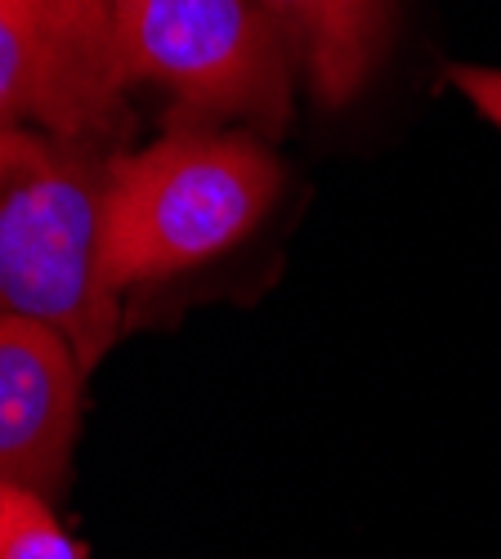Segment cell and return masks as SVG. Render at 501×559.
Segmentation results:
<instances>
[{
	"mask_svg": "<svg viewBox=\"0 0 501 559\" xmlns=\"http://www.w3.org/2000/svg\"><path fill=\"white\" fill-rule=\"evenodd\" d=\"M283 189V162L251 130L166 126L117 157L108 198V277L166 283L242 247Z\"/></svg>",
	"mask_w": 501,
	"mask_h": 559,
	"instance_id": "7a4b0ae2",
	"label": "cell"
},
{
	"mask_svg": "<svg viewBox=\"0 0 501 559\" xmlns=\"http://www.w3.org/2000/svg\"><path fill=\"white\" fill-rule=\"evenodd\" d=\"M448 81L462 90V95L501 130V72L497 68H470V63H452Z\"/></svg>",
	"mask_w": 501,
	"mask_h": 559,
	"instance_id": "ba28073f",
	"label": "cell"
},
{
	"mask_svg": "<svg viewBox=\"0 0 501 559\" xmlns=\"http://www.w3.org/2000/svg\"><path fill=\"white\" fill-rule=\"evenodd\" d=\"M90 371L45 322L0 318V484L59 501L72 484Z\"/></svg>",
	"mask_w": 501,
	"mask_h": 559,
	"instance_id": "5b68a950",
	"label": "cell"
},
{
	"mask_svg": "<svg viewBox=\"0 0 501 559\" xmlns=\"http://www.w3.org/2000/svg\"><path fill=\"white\" fill-rule=\"evenodd\" d=\"M117 157L40 130L0 134V318L55 328L85 371L121 332V292L108 277Z\"/></svg>",
	"mask_w": 501,
	"mask_h": 559,
	"instance_id": "6da1fadb",
	"label": "cell"
},
{
	"mask_svg": "<svg viewBox=\"0 0 501 559\" xmlns=\"http://www.w3.org/2000/svg\"><path fill=\"white\" fill-rule=\"evenodd\" d=\"M112 19L126 81L162 90L166 126L287 130L300 55L260 0H112Z\"/></svg>",
	"mask_w": 501,
	"mask_h": 559,
	"instance_id": "3957f363",
	"label": "cell"
},
{
	"mask_svg": "<svg viewBox=\"0 0 501 559\" xmlns=\"http://www.w3.org/2000/svg\"><path fill=\"white\" fill-rule=\"evenodd\" d=\"M0 559H81V550L55 520V501L0 484Z\"/></svg>",
	"mask_w": 501,
	"mask_h": 559,
	"instance_id": "52a82bcc",
	"label": "cell"
},
{
	"mask_svg": "<svg viewBox=\"0 0 501 559\" xmlns=\"http://www.w3.org/2000/svg\"><path fill=\"white\" fill-rule=\"evenodd\" d=\"M134 126L112 0H0V134L126 153Z\"/></svg>",
	"mask_w": 501,
	"mask_h": 559,
	"instance_id": "277c9868",
	"label": "cell"
},
{
	"mask_svg": "<svg viewBox=\"0 0 501 559\" xmlns=\"http://www.w3.org/2000/svg\"><path fill=\"white\" fill-rule=\"evenodd\" d=\"M300 55L309 90L327 108L349 104L368 85L381 50L390 0H260Z\"/></svg>",
	"mask_w": 501,
	"mask_h": 559,
	"instance_id": "8992f818",
	"label": "cell"
}]
</instances>
